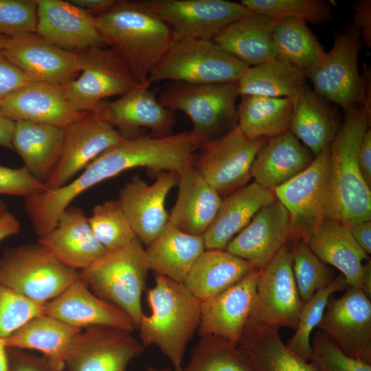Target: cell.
<instances>
[{"instance_id":"6da1fadb","label":"cell","mask_w":371,"mask_h":371,"mask_svg":"<svg viewBox=\"0 0 371 371\" xmlns=\"http://www.w3.org/2000/svg\"><path fill=\"white\" fill-rule=\"evenodd\" d=\"M95 21L104 45L139 82L148 79L173 42L168 27L145 1L116 0Z\"/></svg>"},{"instance_id":"7a4b0ae2","label":"cell","mask_w":371,"mask_h":371,"mask_svg":"<svg viewBox=\"0 0 371 371\" xmlns=\"http://www.w3.org/2000/svg\"><path fill=\"white\" fill-rule=\"evenodd\" d=\"M371 115L361 106L345 111L330 145V196L325 218L347 226L371 219V191L361 175L358 150Z\"/></svg>"},{"instance_id":"3957f363","label":"cell","mask_w":371,"mask_h":371,"mask_svg":"<svg viewBox=\"0 0 371 371\" xmlns=\"http://www.w3.org/2000/svg\"><path fill=\"white\" fill-rule=\"evenodd\" d=\"M155 285L146 293L150 309L137 329L142 344L156 346L175 371L182 368L188 342L198 330L201 301L181 282L155 274Z\"/></svg>"},{"instance_id":"277c9868","label":"cell","mask_w":371,"mask_h":371,"mask_svg":"<svg viewBox=\"0 0 371 371\" xmlns=\"http://www.w3.org/2000/svg\"><path fill=\"white\" fill-rule=\"evenodd\" d=\"M149 271L145 248L136 238L122 248L107 251L80 271V276L97 296L126 313L137 328L144 314L142 295Z\"/></svg>"},{"instance_id":"5b68a950","label":"cell","mask_w":371,"mask_h":371,"mask_svg":"<svg viewBox=\"0 0 371 371\" xmlns=\"http://www.w3.org/2000/svg\"><path fill=\"white\" fill-rule=\"evenodd\" d=\"M237 82L195 85L171 82L160 94L161 104L181 111L192 121V133L203 145L238 125Z\"/></svg>"},{"instance_id":"8992f818","label":"cell","mask_w":371,"mask_h":371,"mask_svg":"<svg viewBox=\"0 0 371 371\" xmlns=\"http://www.w3.org/2000/svg\"><path fill=\"white\" fill-rule=\"evenodd\" d=\"M79 276L38 243L8 249L0 256V283L36 303L56 297Z\"/></svg>"},{"instance_id":"52a82bcc","label":"cell","mask_w":371,"mask_h":371,"mask_svg":"<svg viewBox=\"0 0 371 371\" xmlns=\"http://www.w3.org/2000/svg\"><path fill=\"white\" fill-rule=\"evenodd\" d=\"M248 67L212 41H173L148 80L151 84L162 80L195 85L238 82Z\"/></svg>"},{"instance_id":"ba28073f","label":"cell","mask_w":371,"mask_h":371,"mask_svg":"<svg viewBox=\"0 0 371 371\" xmlns=\"http://www.w3.org/2000/svg\"><path fill=\"white\" fill-rule=\"evenodd\" d=\"M361 47L359 30L349 24L335 36L332 48L305 71L314 91L344 111L363 102V82L358 68Z\"/></svg>"},{"instance_id":"9c48e42d","label":"cell","mask_w":371,"mask_h":371,"mask_svg":"<svg viewBox=\"0 0 371 371\" xmlns=\"http://www.w3.org/2000/svg\"><path fill=\"white\" fill-rule=\"evenodd\" d=\"M330 146L310 166L274 190L289 214L288 243L306 242L325 218L330 196Z\"/></svg>"},{"instance_id":"30bf717a","label":"cell","mask_w":371,"mask_h":371,"mask_svg":"<svg viewBox=\"0 0 371 371\" xmlns=\"http://www.w3.org/2000/svg\"><path fill=\"white\" fill-rule=\"evenodd\" d=\"M76 53L80 74L63 89L77 111L93 112L103 99L122 95L140 83L122 59L109 47H93Z\"/></svg>"},{"instance_id":"8fae6325","label":"cell","mask_w":371,"mask_h":371,"mask_svg":"<svg viewBox=\"0 0 371 371\" xmlns=\"http://www.w3.org/2000/svg\"><path fill=\"white\" fill-rule=\"evenodd\" d=\"M267 138H248L236 126L205 143L193 166L220 196H226L247 185L253 163Z\"/></svg>"},{"instance_id":"7c38bea8","label":"cell","mask_w":371,"mask_h":371,"mask_svg":"<svg viewBox=\"0 0 371 371\" xmlns=\"http://www.w3.org/2000/svg\"><path fill=\"white\" fill-rule=\"evenodd\" d=\"M302 305L285 245L261 270L256 303L245 328L264 326L295 330Z\"/></svg>"},{"instance_id":"4fadbf2b","label":"cell","mask_w":371,"mask_h":371,"mask_svg":"<svg viewBox=\"0 0 371 371\" xmlns=\"http://www.w3.org/2000/svg\"><path fill=\"white\" fill-rule=\"evenodd\" d=\"M166 24L173 41L208 40L251 12L240 2L225 0L145 1Z\"/></svg>"},{"instance_id":"5bb4252c","label":"cell","mask_w":371,"mask_h":371,"mask_svg":"<svg viewBox=\"0 0 371 371\" xmlns=\"http://www.w3.org/2000/svg\"><path fill=\"white\" fill-rule=\"evenodd\" d=\"M65 131L60 157L45 184L47 190L65 186L102 153L126 137L95 112L84 113Z\"/></svg>"},{"instance_id":"9a60e30c","label":"cell","mask_w":371,"mask_h":371,"mask_svg":"<svg viewBox=\"0 0 371 371\" xmlns=\"http://www.w3.org/2000/svg\"><path fill=\"white\" fill-rule=\"evenodd\" d=\"M317 328L348 356L371 363V302L361 289L348 286L330 300Z\"/></svg>"},{"instance_id":"2e32d148","label":"cell","mask_w":371,"mask_h":371,"mask_svg":"<svg viewBox=\"0 0 371 371\" xmlns=\"http://www.w3.org/2000/svg\"><path fill=\"white\" fill-rule=\"evenodd\" d=\"M128 332L108 326H92L75 339L67 355L68 371H126L144 347Z\"/></svg>"},{"instance_id":"e0dca14e","label":"cell","mask_w":371,"mask_h":371,"mask_svg":"<svg viewBox=\"0 0 371 371\" xmlns=\"http://www.w3.org/2000/svg\"><path fill=\"white\" fill-rule=\"evenodd\" d=\"M3 52L32 82L63 87L80 72L76 52L62 49L36 32L10 38Z\"/></svg>"},{"instance_id":"ac0fdd59","label":"cell","mask_w":371,"mask_h":371,"mask_svg":"<svg viewBox=\"0 0 371 371\" xmlns=\"http://www.w3.org/2000/svg\"><path fill=\"white\" fill-rule=\"evenodd\" d=\"M179 175L161 172L150 184L135 177L120 189L119 201L131 225L142 245H150L169 223L166 199L177 185Z\"/></svg>"},{"instance_id":"d6986e66","label":"cell","mask_w":371,"mask_h":371,"mask_svg":"<svg viewBox=\"0 0 371 371\" xmlns=\"http://www.w3.org/2000/svg\"><path fill=\"white\" fill-rule=\"evenodd\" d=\"M261 270L253 269L233 286L201 302V337L214 336L238 345L256 303Z\"/></svg>"},{"instance_id":"ffe728a7","label":"cell","mask_w":371,"mask_h":371,"mask_svg":"<svg viewBox=\"0 0 371 371\" xmlns=\"http://www.w3.org/2000/svg\"><path fill=\"white\" fill-rule=\"evenodd\" d=\"M147 80L112 102H101L95 110L111 126L131 131L146 128L150 135L166 137L173 134L175 111L164 106Z\"/></svg>"},{"instance_id":"44dd1931","label":"cell","mask_w":371,"mask_h":371,"mask_svg":"<svg viewBox=\"0 0 371 371\" xmlns=\"http://www.w3.org/2000/svg\"><path fill=\"white\" fill-rule=\"evenodd\" d=\"M289 214L278 200L261 208L225 250L263 269L288 243Z\"/></svg>"},{"instance_id":"7402d4cb","label":"cell","mask_w":371,"mask_h":371,"mask_svg":"<svg viewBox=\"0 0 371 371\" xmlns=\"http://www.w3.org/2000/svg\"><path fill=\"white\" fill-rule=\"evenodd\" d=\"M82 329L108 326L132 332L135 326L123 310L91 292L80 276L43 306V313Z\"/></svg>"},{"instance_id":"603a6c76","label":"cell","mask_w":371,"mask_h":371,"mask_svg":"<svg viewBox=\"0 0 371 371\" xmlns=\"http://www.w3.org/2000/svg\"><path fill=\"white\" fill-rule=\"evenodd\" d=\"M36 33L65 50L104 47L95 16L69 1L36 0Z\"/></svg>"},{"instance_id":"cb8c5ba5","label":"cell","mask_w":371,"mask_h":371,"mask_svg":"<svg viewBox=\"0 0 371 371\" xmlns=\"http://www.w3.org/2000/svg\"><path fill=\"white\" fill-rule=\"evenodd\" d=\"M0 111L14 122L26 121L63 128L84 113L71 106L63 87L32 81L10 93L0 104Z\"/></svg>"},{"instance_id":"d4e9b609","label":"cell","mask_w":371,"mask_h":371,"mask_svg":"<svg viewBox=\"0 0 371 371\" xmlns=\"http://www.w3.org/2000/svg\"><path fill=\"white\" fill-rule=\"evenodd\" d=\"M38 243L61 263L77 271L87 268L108 251L95 237L84 211L70 205Z\"/></svg>"},{"instance_id":"484cf974","label":"cell","mask_w":371,"mask_h":371,"mask_svg":"<svg viewBox=\"0 0 371 371\" xmlns=\"http://www.w3.org/2000/svg\"><path fill=\"white\" fill-rule=\"evenodd\" d=\"M275 199L273 190L264 188L256 182L225 196L213 221L203 235L205 249H225L258 212Z\"/></svg>"},{"instance_id":"4316f807","label":"cell","mask_w":371,"mask_h":371,"mask_svg":"<svg viewBox=\"0 0 371 371\" xmlns=\"http://www.w3.org/2000/svg\"><path fill=\"white\" fill-rule=\"evenodd\" d=\"M178 194L169 222L192 235L203 236L213 221L222 199L193 166L179 175Z\"/></svg>"},{"instance_id":"83f0119b","label":"cell","mask_w":371,"mask_h":371,"mask_svg":"<svg viewBox=\"0 0 371 371\" xmlns=\"http://www.w3.org/2000/svg\"><path fill=\"white\" fill-rule=\"evenodd\" d=\"M276 22L251 12L227 25L212 41L249 67L257 65L277 57L273 38Z\"/></svg>"},{"instance_id":"f1b7e54d","label":"cell","mask_w":371,"mask_h":371,"mask_svg":"<svg viewBox=\"0 0 371 371\" xmlns=\"http://www.w3.org/2000/svg\"><path fill=\"white\" fill-rule=\"evenodd\" d=\"M306 243L322 261L340 271L348 286L360 289L363 266L370 257L347 225L324 218Z\"/></svg>"},{"instance_id":"f546056e","label":"cell","mask_w":371,"mask_h":371,"mask_svg":"<svg viewBox=\"0 0 371 371\" xmlns=\"http://www.w3.org/2000/svg\"><path fill=\"white\" fill-rule=\"evenodd\" d=\"M311 153L289 131L268 139L251 167L254 182L273 190L306 169Z\"/></svg>"},{"instance_id":"4dcf8cb0","label":"cell","mask_w":371,"mask_h":371,"mask_svg":"<svg viewBox=\"0 0 371 371\" xmlns=\"http://www.w3.org/2000/svg\"><path fill=\"white\" fill-rule=\"evenodd\" d=\"M81 331L41 313L30 319L4 341L7 348L39 351L56 371H62L69 351Z\"/></svg>"},{"instance_id":"1f68e13d","label":"cell","mask_w":371,"mask_h":371,"mask_svg":"<svg viewBox=\"0 0 371 371\" xmlns=\"http://www.w3.org/2000/svg\"><path fill=\"white\" fill-rule=\"evenodd\" d=\"M65 128L26 121L14 122L12 138L24 167L38 181L45 184L60 157Z\"/></svg>"},{"instance_id":"d6a6232c","label":"cell","mask_w":371,"mask_h":371,"mask_svg":"<svg viewBox=\"0 0 371 371\" xmlns=\"http://www.w3.org/2000/svg\"><path fill=\"white\" fill-rule=\"evenodd\" d=\"M291 100L293 114L289 131L315 157L330 145L341 124L328 102L307 86Z\"/></svg>"},{"instance_id":"836d02e7","label":"cell","mask_w":371,"mask_h":371,"mask_svg":"<svg viewBox=\"0 0 371 371\" xmlns=\"http://www.w3.org/2000/svg\"><path fill=\"white\" fill-rule=\"evenodd\" d=\"M254 268L248 261L225 249H205L183 284L199 301L207 300L233 286Z\"/></svg>"},{"instance_id":"e575fe53","label":"cell","mask_w":371,"mask_h":371,"mask_svg":"<svg viewBox=\"0 0 371 371\" xmlns=\"http://www.w3.org/2000/svg\"><path fill=\"white\" fill-rule=\"evenodd\" d=\"M205 250L203 236L187 234L170 222L145 249L150 270L183 283L192 265Z\"/></svg>"},{"instance_id":"d590c367","label":"cell","mask_w":371,"mask_h":371,"mask_svg":"<svg viewBox=\"0 0 371 371\" xmlns=\"http://www.w3.org/2000/svg\"><path fill=\"white\" fill-rule=\"evenodd\" d=\"M237 346L251 371H317L284 344L276 328H245Z\"/></svg>"},{"instance_id":"8d00e7d4","label":"cell","mask_w":371,"mask_h":371,"mask_svg":"<svg viewBox=\"0 0 371 371\" xmlns=\"http://www.w3.org/2000/svg\"><path fill=\"white\" fill-rule=\"evenodd\" d=\"M305 72L275 57L249 67L237 82L238 95L293 98L306 87Z\"/></svg>"},{"instance_id":"74e56055","label":"cell","mask_w":371,"mask_h":371,"mask_svg":"<svg viewBox=\"0 0 371 371\" xmlns=\"http://www.w3.org/2000/svg\"><path fill=\"white\" fill-rule=\"evenodd\" d=\"M240 96L237 105L238 126L248 138L269 139L289 130L293 114L291 99Z\"/></svg>"},{"instance_id":"f35d334b","label":"cell","mask_w":371,"mask_h":371,"mask_svg":"<svg viewBox=\"0 0 371 371\" xmlns=\"http://www.w3.org/2000/svg\"><path fill=\"white\" fill-rule=\"evenodd\" d=\"M273 38L277 57L304 72L314 67L326 52L307 23L299 19L276 20Z\"/></svg>"},{"instance_id":"ab89813d","label":"cell","mask_w":371,"mask_h":371,"mask_svg":"<svg viewBox=\"0 0 371 371\" xmlns=\"http://www.w3.org/2000/svg\"><path fill=\"white\" fill-rule=\"evenodd\" d=\"M180 371L251 370L237 345L220 337L204 336Z\"/></svg>"},{"instance_id":"60d3db41","label":"cell","mask_w":371,"mask_h":371,"mask_svg":"<svg viewBox=\"0 0 371 371\" xmlns=\"http://www.w3.org/2000/svg\"><path fill=\"white\" fill-rule=\"evenodd\" d=\"M347 286L344 277L339 276L329 285L303 302L295 333L286 344L302 359L310 360L312 352L311 335L319 324L331 295Z\"/></svg>"},{"instance_id":"b9f144b4","label":"cell","mask_w":371,"mask_h":371,"mask_svg":"<svg viewBox=\"0 0 371 371\" xmlns=\"http://www.w3.org/2000/svg\"><path fill=\"white\" fill-rule=\"evenodd\" d=\"M88 222L96 239L108 251L122 248L137 238L117 199L96 205Z\"/></svg>"},{"instance_id":"7bdbcfd3","label":"cell","mask_w":371,"mask_h":371,"mask_svg":"<svg viewBox=\"0 0 371 371\" xmlns=\"http://www.w3.org/2000/svg\"><path fill=\"white\" fill-rule=\"evenodd\" d=\"M289 247L295 283L303 302L326 287L335 278L331 269L322 261L306 243H290Z\"/></svg>"},{"instance_id":"ee69618b","label":"cell","mask_w":371,"mask_h":371,"mask_svg":"<svg viewBox=\"0 0 371 371\" xmlns=\"http://www.w3.org/2000/svg\"><path fill=\"white\" fill-rule=\"evenodd\" d=\"M240 3L252 12L276 20L295 19L315 24L328 20L332 8L330 1L322 0H242Z\"/></svg>"},{"instance_id":"f6af8a7d","label":"cell","mask_w":371,"mask_h":371,"mask_svg":"<svg viewBox=\"0 0 371 371\" xmlns=\"http://www.w3.org/2000/svg\"><path fill=\"white\" fill-rule=\"evenodd\" d=\"M44 304L29 300L0 283V338H7L30 319L43 313Z\"/></svg>"},{"instance_id":"bcb514c9","label":"cell","mask_w":371,"mask_h":371,"mask_svg":"<svg viewBox=\"0 0 371 371\" xmlns=\"http://www.w3.org/2000/svg\"><path fill=\"white\" fill-rule=\"evenodd\" d=\"M311 348L309 361L317 371H371V363L348 356L319 330L313 337Z\"/></svg>"},{"instance_id":"7dc6e473","label":"cell","mask_w":371,"mask_h":371,"mask_svg":"<svg viewBox=\"0 0 371 371\" xmlns=\"http://www.w3.org/2000/svg\"><path fill=\"white\" fill-rule=\"evenodd\" d=\"M36 0H0V34L10 38L36 32Z\"/></svg>"},{"instance_id":"c3c4849f","label":"cell","mask_w":371,"mask_h":371,"mask_svg":"<svg viewBox=\"0 0 371 371\" xmlns=\"http://www.w3.org/2000/svg\"><path fill=\"white\" fill-rule=\"evenodd\" d=\"M47 190L25 168H12L0 165V194L25 199Z\"/></svg>"},{"instance_id":"681fc988","label":"cell","mask_w":371,"mask_h":371,"mask_svg":"<svg viewBox=\"0 0 371 371\" xmlns=\"http://www.w3.org/2000/svg\"><path fill=\"white\" fill-rule=\"evenodd\" d=\"M29 82L24 73L0 49V104L10 93Z\"/></svg>"},{"instance_id":"f907efd6","label":"cell","mask_w":371,"mask_h":371,"mask_svg":"<svg viewBox=\"0 0 371 371\" xmlns=\"http://www.w3.org/2000/svg\"><path fill=\"white\" fill-rule=\"evenodd\" d=\"M8 357V371H56L43 357L14 352Z\"/></svg>"},{"instance_id":"816d5d0a","label":"cell","mask_w":371,"mask_h":371,"mask_svg":"<svg viewBox=\"0 0 371 371\" xmlns=\"http://www.w3.org/2000/svg\"><path fill=\"white\" fill-rule=\"evenodd\" d=\"M354 25L359 30L361 40L371 46V1L359 0L353 4Z\"/></svg>"},{"instance_id":"f5cc1de1","label":"cell","mask_w":371,"mask_h":371,"mask_svg":"<svg viewBox=\"0 0 371 371\" xmlns=\"http://www.w3.org/2000/svg\"><path fill=\"white\" fill-rule=\"evenodd\" d=\"M358 161L359 168L366 183L371 187V130L368 128L363 134L359 146Z\"/></svg>"},{"instance_id":"db71d44e","label":"cell","mask_w":371,"mask_h":371,"mask_svg":"<svg viewBox=\"0 0 371 371\" xmlns=\"http://www.w3.org/2000/svg\"><path fill=\"white\" fill-rule=\"evenodd\" d=\"M349 231L360 247L371 253V221H365L348 226Z\"/></svg>"},{"instance_id":"11a10c76","label":"cell","mask_w":371,"mask_h":371,"mask_svg":"<svg viewBox=\"0 0 371 371\" xmlns=\"http://www.w3.org/2000/svg\"><path fill=\"white\" fill-rule=\"evenodd\" d=\"M69 1L95 16L111 8L116 0H71Z\"/></svg>"},{"instance_id":"9f6ffc18","label":"cell","mask_w":371,"mask_h":371,"mask_svg":"<svg viewBox=\"0 0 371 371\" xmlns=\"http://www.w3.org/2000/svg\"><path fill=\"white\" fill-rule=\"evenodd\" d=\"M21 225L16 216L8 210L0 215V241L17 234Z\"/></svg>"},{"instance_id":"6f0895ef","label":"cell","mask_w":371,"mask_h":371,"mask_svg":"<svg viewBox=\"0 0 371 371\" xmlns=\"http://www.w3.org/2000/svg\"><path fill=\"white\" fill-rule=\"evenodd\" d=\"M14 122L7 117L0 111V146L12 148V138Z\"/></svg>"},{"instance_id":"680465c9","label":"cell","mask_w":371,"mask_h":371,"mask_svg":"<svg viewBox=\"0 0 371 371\" xmlns=\"http://www.w3.org/2000/svg\"><path fill=\"white\" fill-rule=\"evenodd\" d=\"M361 77L363 82V102L361 106L371 115V69L367 64H364Z\"/></svg>"},{"instance_id":"91938a15","label":"cell","mask_w":371,"mask_h":371,"mask_svg":"<svg viewBox=\"0 0 371 371\" xmlns=\"http://www.w3.org/2000/svg\"><path fill=\"white\" fill-rule=\"evenodd\" d=\"M360 289L370 300L371 298V262L370 259L364 262L361 279Z\"/></svg>"},{"instance_id":"94428289","label":"cell","mask_w":371,"mask_h":371,"mask_svg":"<svg viewBox=\"0 0 371 371\" xmlns=\"http://www.w3.org/2000/svg\"><path fill=\"white\" fill-rule=\"evenodd\" d=\"M4 339L0 338V371L9 370V357Z\"/></svg>"},{"instance_id":"6125c7cd","label":"cell","mask_w":371,"mask_h":371,"mask_svg":"<svg viewBox=\"0 0 371 371\" xmlns=\"http://www.w3.org/2000/svg\"><path fill=\"white\" fill-rule=\"evenodd\" d=\"M10 39V37L0 34V49H3L6 47Z\"/></svg>"},{"instance_id":"be15d7a7","label":"cell","mask_w":371,"mask_h":371,"mask_svg":"<svg viewBox=\"0 0 371 371\" xmlns=\"http://www.w3.org/2000/svg\"><path fill=\"white\" fill-rule=\"evenodd\" d=\"M146 371H172V370L168 368H157L155 367H150L148 368Z\"/></svg>"},{"instance_id":"e7e4bbea","label":"cell","mask_w":371,"mask_h":371,"mask_svg":"<svg viewBox=\"0 0 371 371\" xmlns=\"http://www.w3.org/2000/svg\"><path fill=\"white\" fill-rule=\"evenodd\" d=\"M6 205L1 201H0V215L8 211Z\"/></svg>"}]
</instances>
